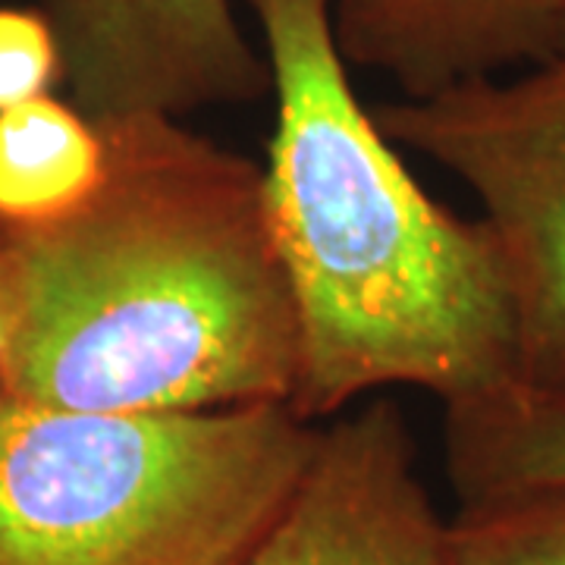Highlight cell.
I'll return each instance as SVG.
<instances>
[{"instance_id": "cell-1", "label": "cell", "mask_w": 565, "mask_h": 565, "mask_svg": "<svg viewBox=\"0 0 565 565\" xmlns=\"http://www.w3.org/2000/svg\"><path fill=\"white\" fill-rule=\"evenodd\" d=\"M98 126L95 195L0 230V390L82 412L289 405L299 323L262 163L177 117Z\"/></svg>"}, {"instance_id": "cell-2", "label": "cell", "mask_w": 565, "mask_h": 565, "mask_svg": "<svg viewBox=\"0 0 565 565\" xmlns=\"http://www.w3.org/2000/svg\"><path fill=\"white\" fill-rule=\"evenodd\" d=\"M270 70L264 204L299 323L305 422L390 386L471 405L519 386L515 311L484 221L434 202L352 85L333 0H248Z\"/></svg>"}, {"instance_id": "cell-3", "label": "cell", "mask_w": 565, "mask_h": 565, "mask_svg": "<svg viewBox=\"0 0 565 565\" xmlns=\"http://www.w3.org/2000/svg\"><path fill=\"white\" fill-rule=\"evenodd\" d=\"M318 430L282 403L82 412L0 390V565H243Z\"/></svg>"}, {"instance_id": "cell-4", "label": "cell", "mask_w": 565, "mask_h": 565, "mask_svg": "<svg viewBox=\"0 0 565 565\" xmlns=\"http://www.w3.org/2000/svg\"><path fill=\"white\" fill-rule=\"evenodd\" d=\"M386 139L478 199L515 311L519 386L565 390V54L374 107Z\"/></svg>"}, {"instance_id": "cell-5", "label": "cell", "mask_w": 565, "mask_h": 565, "mask_svg": "<svg viewBox=\"0 0 565 565\" xmlns=\"http://www.w3.org/2000/svg\"><path fill=\"white\" fill-rule=\"evenodd\" d=\"M70 102L95 122L189 117L270 95L233 0H44Z\"/></svg>"}, {"instance_id": "cell-6", "label": "cell", "mask_w": 565, "mask_h": 565, "mask_svg": "<svg viewBox=\"0 0 565 565\" xmlns=\"http://www.w3.org/2000/svg\"><path fill=\"white\" fill-rule=\"evenodd\" d=\"M243 565H452L399 405L371 399L318 430L289 500Z\"/></svg>"}, {"instance_id": "cell-7", "label": "cell", "mask_w": 565, "mask_h": 565, "mask_svg": "<svg viewBox=\"0 0 565 565\" xmlns=\"http://www.w3.org/2000/svg\"><path fill=\"white\" fill-rule=\"evenodd\" d=\"M333 35L349 66L422 102L563 57L565 0H333Z\"/></svg>"}, {"instance_id": "cell-8", "label": "cell", "mask_w": 565, "mask_h": 565, "mask_svg": "<svg viewBox=\"0 0 565 565\" xmlns=\"http://www.w3.org/2000/svg\"><path fill=\"white\" fill-rule=\"evenodd\" d=\"M104 177L102 126L44 95L0 114V230H39L76 214Z\"/></svg>"}, {"instance_id": "cell-9", "label": "cell", "mask_w": 565, "mask_h": 565, "mask_svg": "<svg viewBox=\"0 0 565 565\" xmlns=\"http://www.w3.org/2000/svg\"><path fill=\"white\" fill-rule=\"evenodd\" d=\"M444 440L459 503L565 481V390L512 386L481 403L446 408Z\"/></svg>"}, {"instance_id": "cell-10", "label": "cell", "mask_w": 565, "mask_h": 565, "mask_svg": "<svg viewBox=\"0 0 565 565\" xmlns=\"http://www.w3.org/2000/svg\"><path fill=\"white\" fill-rule=\"evenodd\" d=\"M452 565H565V481L459 503Z\"/></svg>"}, {"instance_id": "cell-11", "label": "cell", "mask_w": 565, "mask_h": 565, "mask_svg": "<svg viewBox=\"0 0 565 565\" xmlns=\"http://www.w3.org/2000/svg\"><path fill=\"white\" fill-rule=\"evenodd\" d=\"M63 82L61 39L41 7L0 3V114L54 95Z\"/></svg>"}, {"instance_id": "cell-12", "label": "cell", "mask_w": 565, "mask_h": 565, "mask_svg": "<svg viewBox=\"0 0 565 565\" xmlns=\"http://www.w3.org/2000/svg\"><path fill=\"white\" fill-rule=\"evenodd\" d=\"M3 352H7V311H3V296H0V367H3Z\"/></svg>"}]
</instances>
